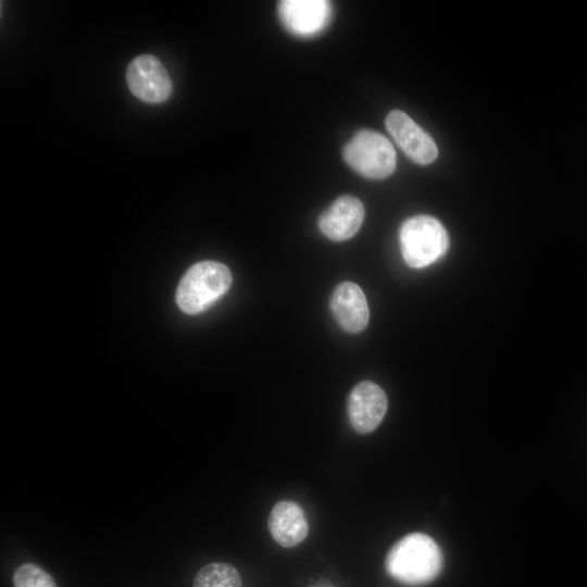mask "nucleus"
Returning <instances> with one entry per match:
<instances>
[{"label":"nucleus","instance_id":"obj_14","mask_svg":"<svg viewBox=\"0 0 587 587\" xmlns=\"http://www.w3.org/2000/svg\"><path fill=\"white\" fill-rule=\"evenodd\" d=\"M309 587H326V586H322V585H319V584L316 583V584L309 585Z\"/></svg>","mask_w":587,"mask_h":587},{"label":"nucleus","instance_id":"obj_7","mask_svg":"<svg viewBox=\"0 0 587 587\" xmlns=\"http://www.w3.org/2000/svg\"><path fill=\"white\" fill-rule=\"evenodd\" d=\"M388 407L385 391L375 383L364 380L353 387L347 401L350 425L359 434L373 432L384 419Z\"/></svg>","mask_w":587,"mask_h":587},{"label":"nucleus","instance_id":"obj_10","mask_svg":"<svg viewBox=\"0 0 587 587\" xmlns=\"http://www.w3.org/2000/svg\"><path fill=\"white\" fill-rule=\"evenodd\" d=\"M364 218L362 202L352 196H341L320 216V230L335 241L347 240L360 229Z\"/></svg>","mask_w":587,"mask_h":587},{"label":"nucleus","instance_id":"obj_3","mask_svg":"<svg viewBox=\"0 0 587 587\" xmlns=\"http://www.w3.org/2000/svg\"><path fill=\"white\" fill-rule=\"evenodd\" d=\"M404 262L414 268L426 267L441 258L449 248V236L442 224L429 215L405 220L399 232Z\"/></svg>","mask_w":587,"mask_h":587},{"label":"nucleus","instance_id":"obj_6","mask_svg":"<svg viewBox=\"0 0 587 587\" xmlns=\"http://www.w3.org/2000/svg\"><path fill=\"white\" fill-rule=\"evenodd\" d=\"M386 127L401 150L415 163L426 165L435 161L438 149L428 133L400 110L386 117Z\"/></svg>","mask_w":587,"mask_h":587},{"label":"nucleus","instance_id":"obj_9","mask_svg":"<svg viewBox=\"0 0 587 587\" xmlns=\"http://www.w3.org/2000/svg\"><path fill=\"white\" fill-rule=\"evenodd\" d=\"M329 307L337 323L348 333H360L369 323L366 298L354 283L339 284L330 296Z\"/></svg>","mask_w":587,"mask_h":587},{"label":"nucleus","instance_id":"obj_2","mask_svg":"<svg viewBox=\"0 0 587 587\" xmlns=\"http://www.w3.org/2000/svg\"><path fill=\"white\" fill-rule=\"evenodd\" d=\"M232 285L229 268L216 261L193 264L182 277L176 302L187 314H198L209 309Z\"/></svg>","mask_w":587,"mask_h":587},{"label":"nucleus","instance_id":"obj_4","mask_svg":"<svg viewBox=\"0 0 587 587\" xmlns=\"http://www.w3.org/2000/svg\"><path fill=\"white\" fill-rule=\"evenodd\" d=\"M347 164L367 178H385L396 168V151L390 141L382 134L359 130L345 146L342 152Z\"/></svg>","mask_w":587,"mask_h":587},{"label":"nucleus","instance_id":"obj_1","mask_svg":"<svg viewBox=\"0 0 587 587\" xmlns=\"http://www.w3.org/2000/svg\"><path fill=\"white\" fill-rule=\"evenodd\" d=\"M442 553L436 541L423 533H412L398 540L385 559L387 574L408 586L434 580L442 569Z\"/></svg>","mask_w":587,"mask_h":587},{"label":"nucleus","instance_id":"obj_13","mask_svg":"<svg viewBox=\"0 0 587 587\" xmlns=\"http://www.w3.org/2000/svg\"><path fill=\"white\" fill-rule=\"evenodd\" d=\"M14 587H58L53 577L35 563H24L13 573Z\"/></svg>","mask_w":587,"mask_h":587},{"label":"nucleus","instance_id":"obj_5","mask_svg":"<svg viewBox=\"0 0 587 587\" xmlns=\"http://www.w3.org/2000/svg\"><path fill=\"white\" fill-rule=\"evenodd\" d=\"M125 78L130 92L145 103L161 104L172 96V79L154 55L140 54L134 58L126 68Z\"/></svg>","mask_w":587,"mask_h":587},{"label":"nucleus","instance_id":"obj_11","mask_svg":"<svg viewBox=\"0 0 587 587\" xmlns=\"http://www.w3.org/2000/svg\"><path fill=\"white\" fill-rule=\"evenodd\" d=\"M273 539L285 548H291L304 540L309 526L301 507L289 500L277 502L267 520Z\"/></svg>","mask_w":587,"mask_h":587},{"label":"nucleus","instance_id":"obj_12","mask_svg":"<svg viewBox=\"0 0 587 587\" xmlns=\"http://www.w3.org/2000/svg\"><path fill=\"white\" fill-rule=\"evenodd\" d=\"M192 587H242L239 572L229 563L213 562L197 573Z\"/></svg>","mask_w":587,"mask_h":587},{"label":"nucleus","instance_id":"obj_8","mask_svg":"<svg viewBox=\"0 0 587 587\" xmlns=\"http://www.w3.org/2000/svg\"><path fill=\"white\" fill-rule=\"evenodd\" d=\"M330 3L325 0H284L278 15L284 26L297 36H313L328 24Z\"/></svg>","mask_w":587,"mask_h":587}]
</instances>
